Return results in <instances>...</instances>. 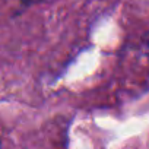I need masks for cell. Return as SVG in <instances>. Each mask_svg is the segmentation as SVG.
<instances>
[{
  "label": "cell",
  "instance_id": "obj_1",
  "mask_svg": "<svg viewBox=\"0 0 149 149\" xmlns=\"http://www.w3.org/2000/svg\"><path fill=\"white\" fill-rule=\"evenodd\" d=\"M140 50H142L146 56H149V32H146V34L142 37V40H140Z\"/></svg>",
  "mask_w": 149,
  "mask_h": 149
},
{
  "label": "cell",
  "instance_id": "obj_2",
  "mask_svg": "<svg viewBox=\"0 0 149 149\" xmlns=\"http://www.w3.org/2000/svg\"><path fill=\"white\" fill-rule=\"evenodd\" d=\"M45 0H21V3L24 5V8H28V6H32V5H38V3H42Z\"/></svg>",
  "mask_w": 149,
  "mask_h": 149
}]
</instances>
